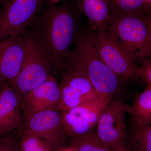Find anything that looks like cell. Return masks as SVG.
Wrapping results in <instances>:
<instances>
[{
    "label": "cell",
    "instance_id": "cell-4",
    "mask_svg": "<svg viewBox=\"0 0 151 151\" xmlns=\"http://www.w3.org/2000/svg\"><path fill=\"white\" fill-rule=\"evenodd\" d=\"M89 32L100 57L113 72L125 81H139L136 62L108 27L90 29Z\"/></svg>",
    "mask_w": 151,
    "mask_h": 151
},
{
    "label": "cell",
    "instance_id": "cell-18",
    "mask_svg": "<svg viewBox=\"0 0 151 151\" xmlns=\"http://www.w3.org/2000/svg\"><path fill=\"white\" fill-rule=\"evenodd\" d=\"M59 86L60 97L56 107L59 111L65 112L91 101L87 100L75 89L63 82H61Z\"/></svg>",
    "mask_w": 151,
    "mask_h": 151
},
{
    "label": "cell",
    "instance_id": "cell-15",
    "mask_svg": "<svg viewBox=\"0 0 151 151\" xmlns=\"http://www.w3.org/2000/svg\"><path fill=\"white\" fill-rule=\"evenodd\" d=\"M65 68L63 74L62 82L75 89L89 101L97 99L102 95L97 92L90 81L84 76L69 68Z\"/></svg>",
    "mask_w": 151,
    "mask_h": 151
},
{
    "label": "cell",
    "instance_id": "cell-21",
    "mask_svg": "<svg viewBox=\"0 0 151 151\" xmlns=\"http://www.w3.org/2000/svg\"><path fill=\"white\" fill-rule=\"evenodd\" d=\"M137 76L139 80L147 84L151 85V60L147 58L142 61L140 67L137 69Z\"/></svg>",
    "mask_w": 151,
    "mask_h": 151
},
{
    "label": "cell",
    "instance_id": "cell-25",
    "mask_svg": "<svg viewBox=\"0 0 151 151\" xmlns=\"http://www.w3.org/2000/svg\"><path fill=\"white\" fill-rule=\"evenodd\" d=\"M59 151H74V150L71 148H70L63 149V150H61Z\"/></svg>",
    "mask_w": 151,
    "mask_h": 151
},
{
    "label": "cell",
    "instance_id": "cell-6",
    "mask_svg": "<svg viewBox=\"0 0 151 151\" xmlns=\"http://www.w3.org/2000/svg\"><path fill=\"white\" fill-rule=\"evenodd\" d=\"M46 0H8L0 11V41L27 31L45 7Z\"/></svg>",
    "mask_w": 151,
    "mask_h": 151
},
{
    "label": "cell",
    "instance_id": "cell-27",
    "mask_svg": "<svg viewBox=\"0 0 151 151\" xmlns=\"http://www.w3.org/2000/svg\"><path fill=\"white\" fill-rule=\"evenodd\" d=\"M124 151H129L128 150H127V149H126V150H124Z\"/></svg>",
    "mask_w": 151,
    "mask_h": 151
},
{
    "label": "cell",
    "instance_id": "cell-9",
    "mask_svg": "<svg viewBox=\"0 0 151 151\" xmlns=\"http://www.w3.org/2000/svg\"><path fill=\"white\" fill-rule=\"evenodd\" d=\"M27 51L23 34L0 41V81L9 84L13 81L23 65Z\"/></svg>",
    "mask_w": 151,
    "mask_h": 151
},
{
    "label": "cell",
    "instance_id": "cell-7",
    "mask_svg": "<svg viewBox=\"0 0 151 151\" xmlns=\"http://www.w3.org/2000/svg\"><path fill=\"white\" fill-rule=\"evenodd\" d=\"M126 104L120 100H112L100 115L96 133L100 140L115 151L126 150L128 137L125 122Z\"/></svg>",
    "mask_w": 151,
    "mask_h": 151
},
{
    "label": "cell",
    "instance_id": "cell-16",
    "mask_svg": "<svg viewBox=\"0 0 151 151\" xmlns=\"http://www.w3.org/2000/svg\"><path fill=\"white\" fill-rule=\"evenodd\" d=\"M72 138L70 148L74 151H115L100 140L96 131L93 130L85 134Z\"/></svg>",
    "mask_w": 151,
    "mask_h": 151
},
{
    "label": "cell",
    "instance_id": "cell-26",
    "mask_svg": "<svg viewBox=\"0 0 151 151\" xmlns=\"http://www.w3.org/2000/svg\"><path fill=\"white\" fill-rule=\"evenodd\" d=\"M4 84V83H3L2 82L0 81V91H1V89Z\"/></svg>",
    "mask_w": 151,
    "mask_h": 151
},
{
    "label": "cell",
    "instance_id": "cell-19",
    "mask_svg": "<svg viewBox=\"0 0 151 151\" xmlns=\"http://www.w3.org/2000/svg\"><path fill=\"white\" fill-rule=\"evenodd\" d=\"M111 14L122 13L133 11L151 12L150 0H106Z\"/></svg>",
    "mask_w": 151,
    "mask_h": 151
},
{
    "label": "cell",
    "instance_id": "cell-23",
    "mask_svg": "<svg viewBox=\"0 0 151 151\" xmlns=\"http://www.w3.org/2000/svg\"><path fill=\"white\" fill-rule=\"evenodd\" d=\"M8 1V0H0V5L3 6Z\"/></svg>",
    "mask_w": 151,
    "mask_h": 151
},
{
    "label": "cell",
    "instance_id": "cell-5",
    "mask_svg": "<svg viewBox=\"0 0 151 151\" xmlns=\"http://www.w3.org/2000/svg\"><path fill=\"white\" fill-rule=\"evenodd\" d=\"M27 46L23 65L10 85L20 97L46 81L51 74L52 66L46 52L27 31L23 33Z\"/></svg>",
    "mask_w": 151,
    "mask_h": 151
},
{
    "label": "cell",
    "instance_id": "cell-13",
    "mask_svg": "<svg viewBox=\"0 0 151 151\" xmlns=\"http://www.w3.org/2000/svg\"><path fill=\"white\" fill-rule=\"evenodd\" d=\"M75 4L87 17L91 29L107 27L111 14L106 0H76Z\"/></svg>",
    "mask_w": 151,
    "mask_h": 151
},
{
    "label": "cell",
    "instance_id": "cell-20",
    "mask_svg": "<svg viewBox=\"0 0 151 151\" xmlns=\"http://www.w3.org/2000/svg\"><path fill=\"white\" fill-rule=\"evenodd\" d=\"M20 145L21 151H52L48 143L26 129Z\"/></svg>",
    "mask_w": 151,
    "mask_h": 151
},
{
    "label": "cell",
    "instance_id": "cell-1",
    "mask_svg": "<svg viewBox=\"0 0 151 151\" xmlns=\"http://www.w3.org/2000/svg\"><path fill=\"white\" fill-rule=\"evenodd\" d=\"M74 4L64 1L60 5L47 1L30 27L29 33L48 56L52 68H65L72 45L78 35V14Z\"/></svg>",
    "mask_w": 151,
    "mask_h": 151
},
{
    "label": "cell",
    "instance_id": "cell-22",
    "mask_svg": "<svg viewBox=\"0 0 151 151\" xmlns=\"http://www.w3.org/2000/svg\"><path fill=\"white\" fill-rule=\"evenodd\" d=\"M0 151H21L20 144L12 137L0 135Z\"/></svg>",
    "mask_w": 151,
    "mask_h": 151
},
{
    "label": "cell",
    "instance_id": "cell-12",
    "mask_svg": "<svg viewBox=\"0 0 151 151\" xmlns=\"http://www.w3.org/2000/svg\"><path fill=\"white\" fill-rule=\"evenodd\" d=\"M20 98L10 84L5 83L0 91V135L21 127Z\"/></svg>",
    "mask_w": 151,
    "mask_h": 151
},
{
    "label": "cell",
    "instance_id": "cell-2",
    "mask_svg": "<svg viewBox=\"0 0 151 151\" xmlns=\"http://www.w3.org/2000/svg\"><path fill=\"white\" fill-rule=\"evenodd\" d=\"M74 45L65 68L84 76L101 95L113 97L121 89L123 79L103 62L89 32L78 35Z\"/></svg>",
    "mask_w": 151,
    "mask_h": 151
},
{
    "label": "cell",
    "instance_id": "cell-3",
    "mask_svg": "<svg viewBox=\"0 0 151 151\" xmlns=\"http://www.w3.org/2000/svg\"><path fill=\"white\" fill-rule=\"evenodd\" d=\"M107 27L135 62L150 58L151 55V12L137 11L111 14V19Z\"/></svg>",
    "mask_w": 151,
    "mask_h": 151
},
{
    "label": "cell",
    "instance_id": "cell-14",
    "mask_svg": "<svg viewBox=\"0 0 151 151\" xmlns=\"http://www.w3.org/2000/svg\"><path fill=\"white\" fill-rule=\"evenodd\" d=\"M125 109L132 117V129L151 125V85L136 95L132 105L126 104Z\"/></svg>",
    "mask_w": 151,
    "mask_h": 151
},
{
    "label": "cell",
    "instance_id": "cell-8",
    "mask_svg": "<svg viewBox=\"0 0 151 151\" xmlns=\"http://www.w3.org/2000/svg\"><path fill=\"white\" fill-rule=\"evenodd\" d=\"M112 97L102 95L97 99L64 112L62 116V131L72 137L89 133L97 125L100 115Z\"/></svg>",
    "mask_w": 151,
    "mask_h": 151
},
{
    "label": "cell",
    "instance_id": "cell-17",
    "mask_svg": "<svg viewBox=\"0 0 151 151\" xmlns=\"http://www.w3.org/2000/svg\"><path fill=\"white\" fill-rule=\"evenodd\" d=\"M126 148L129 151H151V125L132 128Z\"/></svg>",
    "mask_w": 151,
    "mask_h": 151
},
{
    "label": "cell",
    "instance_id": "cell-10",
    "mask_svg": "<svg viewBox=\"0 0 151 151\" xmlns=\"http://www.w3.org/2000/svg\"><path fill=\"white\" fill-rule=\"evenodd\" d=\"M26 129L52 147L59 146L63 135L62 116L55 109H49L26 117Z\"/></svg>",
    "mask_w": 151,
    "mask_h": 151
},
{
    "label": "cell",
    "instance_id": "cell-24",
    "mask_svg": "<svg viewBox=\"0 0 151 151\" xmlns=\"http://www.w3.org/2000/svg\"><path fill=\"white\" fill-rule=\"evenodd\" d=\"M61 0H47V1L52 3H54V4H56V3L58 2Z\"/></svg>",
    "mask_w": 151,
    "mask_h": 151
},
{
    "label": "cell",
    "instance_id": "cell-11",
    "mask_svg": "<svg viewBox=\"0 0 151 151\" xmlns=\"http://www.w3.org/2000/svg\"><path fill=\"white\" fill-rule=\"evenodd\" d=\"M60 97V86L54 76H50L40 85L24 96L22 104L26 116L55 109Z\"/></svg>",
    "mask_w": 151,
    "mask_h": 151
}]
</instances>
